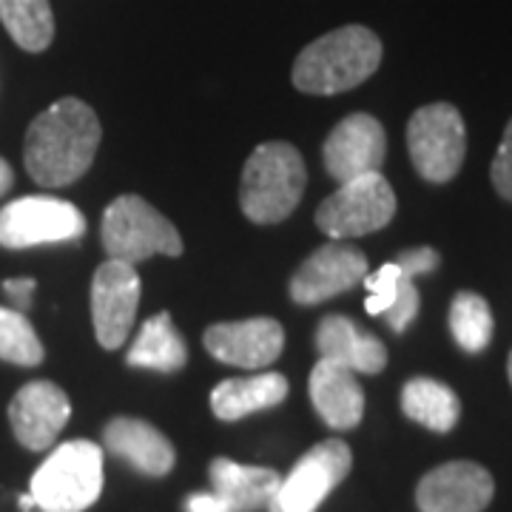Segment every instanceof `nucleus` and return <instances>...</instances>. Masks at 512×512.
<instances>
[{"mask_svg":"<svg viewBox=\"0 0 512 512\" xmlns=\"http://www.w3.org/2000/svg\"><path fill=\"white\" fill-rule=\"evenodd\" d=\"M399 279H402V268L396 265V259L382 265L376 274H367L365 279H362L367 288L365 308L370 316H384V311L393 305V299H396V293H399Z\"/></svg>","mask_w":512,"mask_h":512,"instance_id":"26","label":"nucleus"},{"mask_svg":"<svg viewBox=\"0 0 512 512\" xmlns=\"http://www.w3.org/2000/svg\"><path fill=\"white\" fill-rule=\"evenodd\" d=\"M507 373H510V384H512V353H510V362H507Z\"/></svg>","mask_w":512,"mask_h":512,"instance_id":"33","label":"nucleus"},{"mask_svg":"<svg viewBox=\"0 0 512 512\" xmlns=\"http://www.w3.org/2000/svg\"><path fill=\"white\" fill-rule=\"evenodd\" d=\"M83 234V211L57 197H20L0 208V245L12 251L74 242Z\"/></svg>","mask_w":512,"mask_h":512,"instance_id":"8","label":"nucleus"},{"mask_svg":"<svg viewBox=\"0 0 512 512\" xmlns=\"http://www.w3.org/2000/svg\"><path fill=\"white\" fill-rule=\"evenodd\" d=\"M353 467V453L345 441L328 439L313 444L305 456L293 464L288 478H282L271 512H316Z\"/></svg>","mask_w":512,"mask_h":512,"instance_id":"9","label":"nucleus"},{"mask_svg":"<svg viewBox=\"0 0 512 512\" xmlns=\"http://www.w3.org/2000/svg\"><path fill=\"white\" fill-rule=\"evenodd\" d=\"M103 128L89 103L63 97L40 111L26 131L23 165L43 188L77 183L94 163Z\"/></svg>","mask_w":512,"mask_h":512,"instance_id":"1","label":"nucleus"},{"mask_svg":"<svg viewBox=\"0 0 512 512\" xmlns=\"http://www.w3.org/2000/svg\"><path fill=\"white\" fill-rule=\"evenodd\" d=\"M100 239L109 259H120L128 265L146 262L157 254H183L180 231L137 194H123L106 208L100 222Z\"/></svg>","mask_w":512,"mask_h":512,"instance_id":"5","label":"nucleus"},{"mask_svg":"<svg viewBox=\"0 0 512 512\" xmlns=\"http://www.w3.org/2000/svg\"><path fill=\"white\" fill-rule=\"evenodd\" d=\"M367 276V256L350 245V242H339L333 239L328 245L316 248L291 279V299L296 305H319L328 302L339 293L350 291L356 285H362Z\"/></svg>","mask_w":512,"mask_h":512,"instance_id":"11","label":"nucleus"},{"mask_svg":"<svg viewBox=\"0 0 512 512\" xmlns=\"http://www.w3.org/2000/svg\"><path fill=\"white\" fill-rule=\"evenodd\" d=\"M3 291L15 302V308H29L32 305V293H35V279H29V276L6 279L3 282Z\"/></svg>","mask_w":512,"mask_h":512,"instance_id":"30","label":"nucleus"},{"mask_svg":"<svg viewBox=\"0 0 512 512\" xmlns=\"http://www.w3.org/2000/svg\"><path fill=\"white\" fill-rule=\"evenodd\" d=\"M402 410L407 419H413L433 433H450L461 416V402L447 384L416 376L404 384Z\"/></svg>","mask_w":512,"mask_h":512,"instance_id":"22","label":"nucleus"},{"mask_svg":"<svg viewBox=\"0 0 512 512\" xmlns=\"http://www.w3.org/2000/svg\"><path fill=\"white\" fill-rule=\"evenodd\" d=\"M202 342H205V350L222 365L262 370L279 359V353L285 348V328L268 316L220 322L205 330Z\"/></svg>","mask_w":512,"mask_h":512,"instance_id":"13","label":"nucleus"},{"mask_svg":"<svg viewBox=\"0 0 512 512\" xmlns=\"http://www.w3.org/2000/svg\"><path fill=\"white\" fill-rule=\"evenodd\" d=\"M396 217V194L382 174H365L339 183L316 208V228L330 239H353L382 231Z\"/></svg>","mask_w":512,"mask_h":512,"instance_id":"7","label":"nucleus"},{"mask_svg":"<svg viewBox=\"0 0 512 512\" xmlns=\"http://www.w3.org/2000/svg\"><path fill=\"white\" fill-rule=\"evenodd\" d=\"M407 151L427 183H450L467 154V126L453 103L421 106L407 123Z\"/></svg>","mask_w":512,"mask_h":512,"instance_id":"6","label":"nucleus"},{"mask_svg":"<svg viewBox=\"0 0 512 512\" xmlns=\"http://www.w3.org/2000/svg\"><path fill=\"white\" fill-rule=\"evenodd\" d=\"M185 512H234L217 493H194L185 501Z\"/></svg>","mask_w":512,"mask_h":512,"instance_id":"31","label":"nucleus"},{"mask_svg":"<svg viewBox=\"0 0 512 512\" xmlns=\"http://www.w3.org/2000/svg\"><path fill=\"white\" fill-rule=\"evenodd\" d=\"M0 23L23 52H46L55 40L49 0H0Z\"/></svg>","mask_w":512,"mask_h":512,"instance_id":"23","label":"nucleus"},{"mask_svg":"<svg viewBox=\"0 0 512 512\" xmlns=\"http://www.w3.org/2000/svg\"><path fill=\"white\" fill-rule=\"evenodd\" d=\"M311 402L333 430H353L365 416V390L348 367L319 359L311 370Z\"/></svg>","mask_w":512,"mask_h":512,"instance_id":"18","label":"nucleus"},{"mask_svg":"<svg viewBox=\"0 0 512 512\" xmlns=\"http://www.w3.org/2000/svg\"><path fill=\"white\" fill-rule=\"evenodd\" d=\"M12 185H15V171H12V165L0 157V197H3Z\"/></svg>","mask_w":512,"mask_h":512,"instance_id":"32","label":"nucleus"},{"mask_svg":"<svg viewBox=\"0 0 512 512\" xmlns=\"http://www.w3.org/2000/svg\"><path fill=\"white\" fill-rule=\"evenodd\" d=\"M387 157L384 126L370 114H350L333 128L322 148L325 171L336 183H348L365 174H376Z\"/></svg>","mask_w":512,"mask_h":512,"instance_id":"12","label":"nucleus"},{"mask_svg":"<svg viewBox=\"0 0 512 512\" xmlns=\"http://www.w3.org/2000/svg\"><path fill=\"white\" fill-rule=\"evenodd\" d=\"M305 183L308 171L299 148L285 140L262 143L251 151L242 168L239 208L256 225H276L296 211Z\"/></svg>","mask_w":512,"mask_h":512,"instance_id":"3","label":"nucleus"},{"mask_svg":"<svg viewBox=\"0 0 512 512\" xmlns=\"http://www.w3.org/2000/svg\"><path fill=\"white\" fill-rule=\"evenodd\" d=\"M288 399V379L282 373H256L228 379L211 390V410L220 421H239L259 410H271Z\"/></svg>","mask_w":512,"mask_h":512,"instance_id":"20","label":"nucleus"},{"mask_svg":"<svg viewBox=\"0 0 512 512\" xmlns=\"http://www.w3.org/2000/svg\"><path fill=\"white\" fill-rule=\"evenodd\" d=\"M140 305V276L137 268L109 259L92 279V322L97 342L106 350H117L128 339Z\"/></svg>","mask_w":512,"mask_h":512,"instance_id":"10","label":"nucleus"},{"mask_svg":"<svg viewBox=\"0 0 512 512\" xmlns=\"http://www.w3.org/2000/svg\"><path fill=\"white\" fill-rule=\"evenodd\" d=\"M128 367H143L157 373H177L188 362V348L180 330L174 328L171 313H157L137 333L134 345L126 353Z\"/></svg>","mask_w":512,"mask_h":512,"instance_id":"21","label":"nucleus"},{"mask_svg":"<svg viewBox=\"0 0 512 512\" xmlns=\"http://www.w3.org/2000/svg\"><path fill=\"white\" fill-rule=\"evenodd\" d=\"M490 177H493L495 191L512 202V120L504 128V137H501V146L495 151L493 168H490Z\"/></svg>","mask_w":512,"mask_h":512,"instance_id":"28","label":"nucleus"},{"mask_svg":"<svg viewBox=\"0 0 512 512\" xmlns=\"http://www.w3.org/2000/svg\"><path fill=\"white\" fill-rule=\"evenodd\" d=\"M382 66V40L367 26L333 29L305 46L293 63V86L305 94H342Z\"/></svg>","mask_w":512,"mask_h":512,"instance_id":"2","label":"nucleus"},{"mask_svg":"<svg viewBox=\"0 0 512 512\" xmlns=\"http://www.w3.org/2000/svg\"><path fill=\"white\" fill-rule=\"evenodd\" d=\"M69 416H72L69 396L55 382H43V379L23 384L9 404L12 433L32 453L49 450L60 436V430L66 427Z\"/></svg>","mask_w":512,"mask_h":512,"instance_id":"15","label":"nucleus"},{"mask_svg":"<svg viewBox=\"0 0 512 512\" xmlns=\"http://www.w3.org/2000/svg\"><path fill=\"white\" fill-rule=\"evenodd\" d=\"M211 487L234 512H256L271 507L282 478L268 467H248L231 458H214L208 467Z\"/></svg>","mask_w":512,"mask_h":512,"instance_id":"19","label":"nucleus"},{"mask_svg":"<svg viewBox=\"0 0 512 512\" xmlns=\"http://www.w3.org/2000/svg\"><path fill=\"white\" fill-rule=\"evenodd\" d=\"M441 256L433 251V248H413V251H404V254L396 256V265L402 268L407 276H421V274H430V271H436L439 268Z\"/></svg>","mask_w":512,"mask_h":512,"instance_id":"29","label":"nucleus"},{"mask_svg":"<svg viewBox=\"0 0 512 512\" xmlns=\"http://www.w3.org/2000/svg\"><path fill=\"white\" fill-rule=\"evenodd\" d=\"M103 444L117 458H126L143 476H168L177 461L174 444L154 424L143 419H111L103 430Z\"/></svg>","mask_w":512,"mask_h":512,"instance_id":"17","label":"nucleus"},{"mask_svg":"<svg viewBox=\"0 0 512 512\" xmlns=\"http://www.w3.org/2000/svg\"><path fill=\"white\" fill-rule=\"evenodd\" d=\"M43 345L32 322L15 308H0V362L18 367H37L43 362Z\"/></svg>","mask_w":512,"mask_h":512,"instance_id":"25","label":"nucleus"},{"mask_svg":"<svg viewBox=\"0 0 512 512\" xmlns=\"http://www.w3.org/2000/svg\"><path fill=\"white\" fill-rule=\"evenodd\" d=\"M316 350L319 359H328L365 376H376L387 367V348L382 339L359 330V325L342 313H330L319 322Z\"/></svg>","mask_w":512,"mask_h":512,"instance_id":"16","label":"nucleus"},{"mask_svg":"<svg viewBox=\"0 0 512 512\" xmlns=\"http://www.w3.org/2000/svg\"><path fill=\"white\" fill-rule=\"evenodd\" d=\"M103 493V450L74 439L52 450L32 476V501L43 512H83Z\"/></svg>","mask_w":512,"mask_h":512,"instance_id":"4","label":"nucleus"},{"mask_svg":"<svg viewBox=\"0 0 512 512\" xmlns=\"http://www.w3.org/2000/svg\"><path fill=\"white\" fill-rule=\"evenodd\" d=\"M493 311L484 296L461 291L450 302V333L456 345L467 353H481L493 342Z\"/></svg>","mask_w":512,"mask_h":512,"instance_id":"24","label":"nucleus"},{"mask_svg":"<svg viewBox=\"0 0 512 512\" xmlns=\"http://www.w3.org/2000/svg\"><path fill=\"white\" fill-rule=\"evenodd\" d=\"M495 495L493 476L476 461H450L430 470L416 487L421 512H484Z\"/></svg>","mask_w":512,"mask_h":512,"instance_id":"14","label":"nucleus"},{"mask_svg":"<svg viewBox=\"0 0 512 512\" xmlns=\"http://www.w3.org/2000/svg\"><path fill=\"white\" fill-rule=\"evenodd\" d=\"M419 291H416V279L413 276H407L402 271V279H399V293H396V299H393V305L384 311V322L390 325V330H396V333H404L407 325L416 319V313H419Z\"/></svg>","mask_w":512,"mask_h":512,"instance_id":"27","label":"nucleus"}]
</instances>
